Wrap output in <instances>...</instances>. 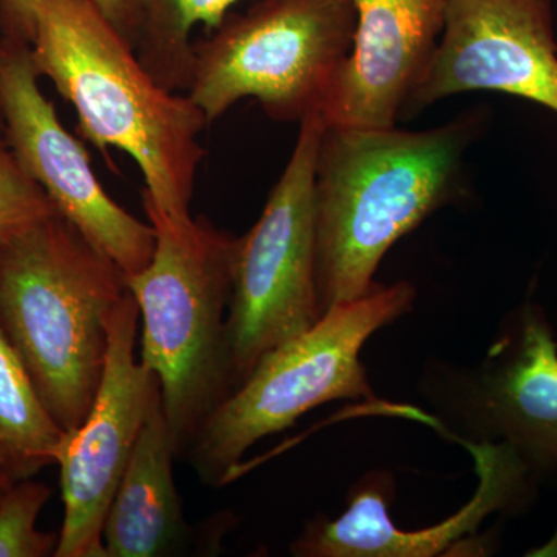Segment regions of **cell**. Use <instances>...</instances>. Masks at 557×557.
Instances as JSON below:
<instances>
[{
	"instance_id": "1",
	"label": "cell",
	"mask_w": 557,
	"mask_h": 557,
	"mask_svg": "<svg viewBox=\"0 0 557 557\" xmlns=\"http://www.w3.org/2000/svg\"><path fill=\"white\" fill-rule=\"evenodd\" d=\"M480 116L428 131L325 124L314 172L322 314L379 287L388 249L460 193Z\"/></svg>"
},
{
	"instance_id": "2",
	"label": "cell",
	"mask_w": 557,
	"mask_h": 557,
	"mask_svg": "<svg viewBox=\"0 0 557 557\" xmlns=\"http://www.w3.org/2000/svg\"><path fill=\"white\" fill-rule=\"evenodd\" d=\"M30 54L75 109L84 139L126 152L145 193L172 215L190 214L209 123L188 95L160 86L90 0H39Z\"/></svg>"
},
{
	"instance_id": "3",
	"label": "cell",
	"mask_w": 557,
	"mask_h": 557,
	"mask_svg": "<svg viewBox=\"0 0 557 557\" xmlns=\"http://www.w3.org/2000/svg\"><path fill=\"white\" fill-rule=\"evenodd\" d=\"M126 274L60 214L0 240V329L64 431L86 420Z\"/></svg>"
},
{
	"instance_id": "4",
	"label": "cell",
	"mask_w": 557,
	"mask_h": 557,
	"mask_svg": "<svg viewBox=\"0 0 557 557\" xmlns=\"http://www.w3.org/2000/svg\"><path fill=\"white\" fill-rule=\"evenodd\" d=\"M156 249L127 276L141 322V362L159 379L175 456L233 394L228 319L237 239L211 220L172 215L143 190Z\"/></svg>"
},
{
	"instance_id": "5",
	"label": "cell",
	"mask_w": 557,
	"mask_h": 557,
	"mask_svg": "<svg viewBox=\"0 0 557 557\" xmlns=\"http://www.w3.org/2000/svg\"><path fill=\"white\" fill-rule=\"evenodd\" d=\"M408 282L380 285L325 311L314 327L269 351L200 429L188 460L201 482L225 486L256 443L335 399L373 398L361 350L370 336L412 309Z\"/></svg>"
},
{
	"instance_id": "6",
	"label": "cell",
	"mask_w": 557,
	"mask_h": 557,
	"mask_svg": "<svg viewBox=\"0 0 557 557\" xmlns=\"http://www.w3.org/2000/svg\"><path fill=\"white\" fill-rule=\"evenodd\" d=\"M355 25L348 0H256L194 42L186 95L209 124L248 97L271 120L300 123L321 112Z\"/></svg>"
},
{
	"instance_id": "7",
	"label": "cell",
	"mask_w": 557,
	"mask_h": 557,
	"mask_svg": "<svg viewBox=\"0 0 557 557\" xmlns=\"http://www.w3.org/2000/svg\"><path fill=\"white\" fill-rule=\"evenodd\" d=\"M325 123L311 113L258 222L237 239L226 336L233 392L269 351L322 318L314 172Z\"/></svg>"
},
{
	"instance_id": "8",
	"label": "cell",
	"mask_w": 557,
	"mask_h": 557,
	"mask_svg": "<svg viewBox=\"0 0 557 557\" xmlns=\"http://www.w3.org/2000/svg\"><path fill=\"white\" fill-rule=\"evenodd\" d=\"M30 44L0 38V112L3 139L22 170L44 189L58 214L127 276L145 269L156 231L102 188L89 152L58 116L39 87Z\"/></svg>"
},
{
	"instance_id": "9",
	"label": "cell",
	"mask_w": 557,
	"mask_h": 557,
	"mask_svg": "<svg viewBox=\"0 0 557 557\" xmlns=\"http://www.w3.org/2000/svg\"><path fill=\"white\" fill-rule=\"evenodd\" d=\"M468 443H502L539 486L557 482V341L533 300L509 311L478 368L440 381Z\"/></svg>"
},
{
	"instance_id": "10",
	"label": "cell",
	"mask_w": 557,
	"mask_h": 557,
	"mask_svg": "<svg viewBox=\"0 0 557 557\" xmlns=\"http://www.w3.org/2000/svg\"><path fill=\"white\" fill-rule=\"evenodd\" d=\"M139 311L129 292L110 311L104 373L79 428L65 431L60 467L64 520L54 557H106L102 528L148 417L159 379L135 358Z\"/></svg>"
},
{
	"instance_id": "11",
	"label": "cell",
	"mask_w": 557,
	"mask_h": 557,
	"mask_svg": "<svg viewBox=\"0 0 557 557\" xmlns=\"http://www.w3.org/2000/svg\"><path fill=\"white\" fill-rule=\"evenodd\" d=\"M474 90L515 95L557 113L552 0H449L437 50L403 119Z\"/></svg>"
},
{
	"instance_id": "12",
	"label": "cell",
	"mask_w": 557,
	"mask_h": 557,
	"mask_svg": "<svg viewBox=\"0 0 557 557\" xmlns=\"http://www.w3.org/2000/svg\"><path fill=\"white\" fill-rule=\"evenodd\" d=\"M479 474L474 497L445 522L423 530H401L392 522L388 502L394 478L373 472L359 480L338 519L318 516L293 542L298 557H432L475 539L483 520L493 512H518L533 497V480L505 445L467 443Z\"/></svg>"
},
{
	"instance_id": "13",
	"label": "cell",
	"mask_w": 557,
	"mask_h": 557,
	"mask_svg": "<svg viewBox=\"0 0 557 557\" xmlns=\"http://www.w3.org/2000/svg\"><path fill=\"white\" fill-rule=\"evenodd\" d=\"M348 2L354 44L319 113L330 126H397L437 50L449 0Z\"/></svg>"
},
{
	"instance_id": "14",
	"label": "cell",
	"mask_w": 557,
	"mask_h": 557,
	"mask_svg": "<svg viewBox=\"0 0 557 557\" xmlns=\"http://www.w3.org/2000/svg\"><path fill=\"white\" fill-rule=\"evenodd\" d=\"M175 458L159 387L106 515V557H166L188 552L193 528L175 485Z\"/></svg>"
},
{
	"instance_id": "15",
	"label": "cell",
	"mask_w": 557,
	"mask_h": 557,
	"mask_svg": "<svg viewBox=\"0 0 557 557\" xmlns=\"http://www.w3.org/2000/svg\"><path fill=\"white\" fill-rule=\"evenodd\" d=\"M64 435L0 329V474L13 482L35 478L54 465Z\"/></svg>"
},
{
	"instance_id": "16",
	"label": "cell",
	"mask_w": 557,
	"mask_h": 557,
	"mask_svg": "<svg viewBox=\"0 0 557 557\" xmlns=\"http://www.w3.org/2000/svg\"><path fill=\"white\" fill-rule=\"evenodd\" d=\"M240 0H141L135 54L152 78L171 91L188 90L193 78L190 32H215Z\"/></svg>"
},
{
	"instance_id": "17",
	"label": "cell",
	"mask_w": 557,
	"mask_h": 557,
	"mask_svg": "<svg viewBox=\"0 0 557 557\" xmlns=\"http://www.w3.org/2000/svg\"><path fill=\"white\" fill-rule=\"evenodd\" d=\"M53 490L39 480L11 483L0 496V557H54L60 534L39 531L40 511Z\"/></svg>"
},
{
	"instance_id": "18",
	"label": "cell",
	"mask_w": 557,
	"mask_h": 557,
	"mask_svg": "<svg viewBox=\"0 0 557 557\" xmlns=\"http://www.w3.org/2000/svg\"><path fill=\"white\" fill-rule=\"evenodd\" d=\"M54 214L58 209L49 196L0 141V240Z\"/></svg>"
},
{
	"instance_id": "19",
	"label": "cell",
	"mask_w": 557,
	"mask_h": 557,
	"mask_svg": "<svg viewBox=\"0 0 557 557\" xmlns=\"http://www.w3.org/2000/svg\"><path fill=\"white\" fill-rule=\"evenodd\" d=\"M39 0H0V30L7 38L32 44Z\"/></svg>"
},
{
	"instance_id": "20",
	"label": "cell",
	"mask_w": 557,
	"mask_h": 557,
	"mask_svg": "<svg viewBox=\"0 0 557 557\" xmlns=\"http://www.w3.org/2000/svg\"><path fill=\"white\" fill-rule=\"evenodd\" d=\"M106 17L134 46L139 24L141 0H90Z\"/></svg>"
},
{
	"instance_id": "21",
	"label": "cell",
	"mask_w": 557,
	"mask_h": 557,
	"mask_svg": "<svg viewBox=\"0 0 557 557\" xmlns=\"http://www.w3.org/2000/svg\"><path fill=\"white\" fill-rule=\"evenodd\" d=\"M534 556H557V531L555 537L548 542L544 547L536 549V552L531 553Z\"/></svg>"
},
{
	"instance_id": "22",
	"label": "cell",
	"mask_w": 557,
	"mask_h": 557,
	"mask_svg": "<svg viewBox=\"0 0 557 557\" xmlns=\"http://www.w3.org/2000/svg\"><path fill=\"white\" fill-rule=\"evenodd\" d=\"M11 483H13V480L7 478V475L0 474V496H2L3 491H5Z\"/></svg>"
},
{
	"instance_id": "23",
	"label": "cell",
	"mask_w": 557,
	"mask_h": 557,
	"mask_svg": "<svg viewBox=\"0 0 557 557\" xmlns=\"http://www.w3.org/2000/svg\"><path fill=\"white\" fill-rule=\"evenodd\" d=\"M0 38H2V30H0ZM0 141H5V139H3V119H2V112H0Z\"/></svg>"
}]
</instances>
